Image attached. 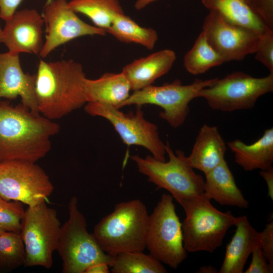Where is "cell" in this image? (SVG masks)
<instances>
[{
  "label": "cell",
  "mask_w": 273,
  "mask_h": 273,
  "mask_svg": "<svg viewBox=\"0 0 273 273\" xmlns=\"http://www.w3.org/2000/svg\"><path fill=\"white\" fill-rule=\"evenodd\" d=\"M180 205L186 214L181 229L187 252H213L238 219L230 211L223 212L214 207L204 193Z\"/></svg>",
  "instance_id": "4"
},
{
  "label": "cell",
  "mask_w": 273,
  "mask_h": 273,
  "mask_svg": "<svg viewBox=\"0 0 273 273\" xmlns=\"http://www.w3.org/2000/svg\"><path fill=\"white\" fill-rule=\"evenodd\" d=\"M205 175L204 193L209 199L222 205L248 207L249 203L238 188L225 159Z\"/></svg>",
  "instance_id": "20"
},
{
  "label": "cell",
  "mask_w": 273,
  "mask_h": 273,
  "mask_svg": "<svg viewBox=\"0 0 273 273\" xmlns=\"http://www.w3.org/2000/svg\"><path fill=\"white\" fill-rule=\"evenodd\" d=\"M146 248L151 255L172 268H177L187 257L181 223L170 194H163L149 215Z\"/></svg>",
  "instance_id": "9"
},
{
  "label": "cell",
  "mask_w": 273,
  "mask_h": 273,
  "mask_svg": "<svg viewBox=\"0 0 273 273\" xmlns=\"http://www.w3.org/2000/svg\"><path fill=\"white\" fill-rule=\"evenodd\" d=\"M59 125L21 103L13 106L0 100V162L36 163L51 149V138Z\"/></svg>",
  "instance_id": "1"
},
{
  "label": "cell",
  "mask_w": 273,
  "mask_h": 273,
  "mask_svg": "<svg viewBox=\"0 0 273 273\" xmlns=\"http://www.w3.org/2000/svg\"><path fill=\"white\" fill-rule=\"evenodd\" d=\"M109 267L106 263H97L89 267L84 273H109Z\"/></svg>",
  "instance_id": "36"
},
{
  "label": "cell",
  "mask_w": 273,
  "mask_h": 273,
  "mask_svg": "<svg viewBox=\"0 0 273 273\" xmlns=\"http://www.w3.org/2000/svg\"><path fill=\"white\" fill-rule=\"evenodd\" d=\"M272 91L273 74L258 78L236 71L217 78L212 84L200 89L197 98L205 99L213 110L230 112L251 109L261 96Z\"/></svg>",
  "instance_id": "8"
},
{
  "label": "cell",
  "mask_w": 273,
  "mask_h": 273,
  "mask_svg": "<svg viewBox=\"0 0 273 273\" xmlns=\"http://www.w3.org/2000/svg\"><path fill=\"white\" fill-rule=\"evenodd\" d=\"M226 150L217 127L204 124L199 131L190 155L185 159L193 169L205 174L225 159Z\"/></svg>",
  "instance_id": "19"
},
{
  "label": "cell",
  "mask_w": 273,
  "mask_h": 273,
  "mask_svg": "<svg viewBox=\"0 0 273 273\" xmlns=\"http://www.w3.org/2000/svg\"><path fill=\"white\" fill-rule=\"evenodd\" d=\"M61 225L55 209L43 202L28 206L21 224L20 235L25 251L24 267L53 265V254L57 250Z\"/></svg>",
  "instance_id": "7"
},
{
  "label": "cell",
  "mask_w": 273,
  "mask_h": 273,
  "mask_svg": "<svg viewBox=\"0 0 273 273\" xmlns=\"http://www.w3.org/2000/svg\"><path fill=\"white\" fill-rule=\"evenodd\" d=\"M202 31L224 63L242 60L254 53L259 39L255 31L231 23L213 11L205 18Z\"/></svg>",
  "instance_id": "13"
},
{
  "label": "cell",
  "mask_w": 273,
  "mask_h": 273,
  "mask_svg": "<svg viewBox=\"0 0 273 273\" xmlns=\"http://www.w3.org/2000/svg\"><path fill=\"white\" fill-rule=\"evenodd\" d=\"M138 106L134 112L127 113L99 103H86L84 108L88 114L109 121L125 145L143 147L155 159L165 161V144L160 138L157 126L145 118L141 106Z\"/></svg>",
  "instance_id": "11"
},
{
  "label": "cell",
  "mask_w": 273,
  "mask_h": 273,
  "mask_svg": "<svg viewBox=\"0 0 273 273\" xmlns=\"http://www.w3.org/2000/svg\"><path fill=\"white\" fill-rule=\"evenodd\" d=\"M255 58L273 74V30L267 28L259 34Z\"/></svg>",
  "instance_id": "30"
},
{
  "label": "cell",
  "mask_w": 273,
  "mask_h": 273,
  "mask_svg": "<svg viewBox=\"0 0 273 273\" xmlns=\"http://www.w3.org/2000/svg\"><path fill=\"white\" fill-rule=\"evenodd\" d=\"M216 79H196L187 85L183 84L178 79L160 86L151 85L133 92L120 108L131 105L158 106L163 109L159 116L172 127L176 128L186 120L190 112L189 104L197 98L199 91L212 84Z\"/></svg>",
  "instance_id": "10"
},
{
  "label": "cell",
  "mask_w": 273,
  "mask_h": 273,
  "mask_svg": "<svg viewBox=\"0 0 273 273\" xmlns=\"http://www.w3.org/2000/svg\"><path fill=\"white\" fill-rule=\"evenodd\" d=\"M113 273H165L162 262L143 252H126L114 256L110 266Z\"/></svg>",
  "instance_id": "27"
},
{
  "label": "cell",
  "mask_w": 273,
  "mask_h": 273,
  "mask_svg": "<svg viewBox=\"0 0 273 273\" xmlns=\"http://www.w3.org/2000/svg\"><path fill=\"white\" fill-rule=\"evenodd\" d=\"M216 269L212 266H203L199 270V272H215Z\"/></svg>",
  "instance_id": "38"
},
{
  "label": "cell",
  "mask_w": 273,
  "mask_h": 273,
  "mask_svg": "<svg viewBox=\"0 0 273 273\" xmlns=\"http://www.w3.org/2000/svg\"><path fill=\"white\" fill-rule=\"evenodd\" d=\"M23 0H0V18L10 19Z\"/></svg>",
  "instance_id": "34"
},
{
  "label": "cell",
  "mask_w": 273,
  "mask_h": 273,
  "mask_svg": "<svg viewBox=\"0 0 273 273\" xmlns=\"http://www.w3.org/2000/svg\"><path fill=\"white\" fill-rule=\"evenodd\" d=\"M106 32L120 41L138 44L148 50L154 48L158 39L155 29L139 25L124 13L115 17Z\"/></svg>",
  "instance_id": "24"
},
{
  "label": "cell",
  "mask_w": 273,
  "mask_h": 273,
  "mask_svg": "<svg viewBox=\"0 0 273 273\" xmlns=\"http://www.w3.org/2000/svg\"><path fill=\"white\" fill-rule=\"evenodd\" d=\"M227 146L234 153L235 162L244 170H263L272 168V127L266 129L253 144L247 145L236 139L229 142Z\"/></svg>",
  "instance_id": "21"
},
{
  "label": "cell",
  "mask_w": 273,
  "mask_h": 273,
  "mask_svg": "<svg viewBox=\"0 0 273 273\" xmlns=\"http://www.w3.org/2000/svg\"><path fill=\"white\" fill-rule=\"evenodd\" d=\"M25 251L20 233H0V269L13 270L24 265Z\"/></svg>",
  "instance_id": "28"
},
{
  "label": "cell",
  "mask_w": 273,
  "mask_h": 273,
  "mask_svg": "<svg viewBox=\"0 0 273 273\" xmlns=\"http://www.w3.org/2000/svg\"><path fill=\"white\" fill-rule=\"evenodd\" d=\"M52 1H53V0H46V2L45 4H48L50 3L51 2H52Z\"/></svg>",
  "instance_id": "40"
},
{
  "label": "cell",
  "mask_w": 273,
  "mask_h": 273,
  "mask_svg": "<svg viewBox=\"0 0 273 273\" xmlns=\"http://www.w3.org/2000/svg\"><path fill=\"white\" fill-rule=\"evenodd\" d=\"M53 191L49 176L36 163L0 162V195L5 200L33 206L46 202Z\"/></svg>",
  "instance_id": "12"
},
{
  "label": "cell",
  "mask_w": 273,
  "mask_h": 273,
  "mask_svg": "<svg viewBox=\"0 0 273 273\" xmlns=\"http://www.w3.org/2000/svg\"><path fill=\"white\" fill-rule=\"evenodd\" d=\"M249 4L251 0H245Z\"/></svg>",
  "instance_id": "41"
},
{
  "label": "cell",
  "mask_w": 273,
  "mask_h": 273,
  "mask_svg": "<svg viewBox=\"0 0 273 273\" xmlns=\"http://www.w3.org/2000/svg\"><path fill=\"white\" fill-rule=\"evenodd\" d=\"M260 234V247L266 260L273 269V222L268 223Z\"/></svg>",
  "instance_id": "32"
},
{
  "label": "cell",
  "mask_w": 273,
  "mask_h": 273,
  "mask_svg": "<svg viewBox=\"0 0 273 273\" xmlns=\"http://www.w3.org/2000/svg\"><path fill=\"white\" fill-rule=\"evenodd\" d=\"M149 222L147 207L140 200L121 202L95 226L93 234L103 251L110 255L143 252Z\"/></svg>",
  "instance_id": "3"
},
{
  "label": "cell",
  "mask_w": 273,
  "mask_h": 273,
  "mask_svg": "<svg viewBox=\"0 0 273 273\" xmlns=\"http://www.w3.org/2000/svg\"><path fill=\"white\" fill-rule=\"evenodd\" d=\"M156 1L157 0H136L134 4V8L137 10H140Z\"/></svg>",
  "instance_id": "37"
},
{
  "label": "cell",
  "mask_w": 273,
  "mask_h": 273,
  "mask_svg": "<svg viewBox=\"0 0 273 273\" xmlns=\"http://www.w3.org/2000/svg\"><path fill=\"white\" fill-rule=\"evenodd\" d=\"M165 150L167 161L158 160L151 155L145 158L134 155L130 158L148 181L157 188L167 190L180 204L204 194V179L187 162L184 152L178 150L174 153L168 142Z\"/></svg>",
  "instance_id": "6"
},
{
  "label": "cell",
  "mask_w": 273,
  "mask_h": 273,
  "mask_svg": "<svg viewBox=\"0 0 273 273\" xmlns=\"http://www.w3.org/2000/svg\"><path fill=\"white\" fill-rule=\"evenodd\" d=\"M23 203L8 201L0 195V228L5 231L20 233L21 224L24 215Z\"/></svg>",
  "instance_id": "29"
},
{
  "label": "cell",
  "mask_w": 273,
  "mask_h": 273,
  "mask_svg": "<svg viewBox=\"0 0 273 273\" xmlns=\"http://www.w3.org/2000/svg\"><path fill=\"white\" fill-rule=\"evenodd\" d=\"M252 260L246 273H269L272 272L273 269L266 262L263 252L260 247H257L252 251Z\"/></svg>",
  "instance_id": "33"
},
{
  "label": "cell",
  "mask_w": 273,
  "mask_h": 273,
  "mask_svg": "<svg viewBox=\"0 0 273 273\" xmlns=\"http://www.w3.org/2000/svg\"><path fill=\"white\" fill-rule=\"evenodd\" d=\"M260 174L265 180L268 189V195L273 199V168L260 171Z\"/></svg>",
  "instance_id": "35"
},
{
  "label": "cell",
  "mask_w": 273,
  "mask_h": 273,
  "mask_svg": "<svg viewBox=\"0 0 273 273\" xmlns=\"http://www.w3.org/2000/svg\"><path fill=\"white\" fill-rule=\"evenodd\" d=\"M236 231L228 244L220 273H242L254 249L260 247V232L251 224L245 215L238 217Z\"/></svg>",
  "instance_id": "18"
},
{
  "label": "cell",
  "mask_w": 273,
  "mask_h": 273,
  "mask_svg": "<svg viewBox=\"0 0 273 273\" xmlns=\"http://www.w3.org/2000/svg\"><path fill=\"white\" fill-rule=\"evenodd\" d=\"M35 79L38 112L55 120L86 103V77L81 64L72 60L39 62Z\"/></svg>",
  "instance_id": "2"
},
{
  "label": "cell",
  "mask_w": 273,
  "mask_h": 273,
  "mask_svg": "<svg viewBox=\"0 0 273 273\" xmlns=\"http://www.w3.org/2000/svg\"><path fill=\"white\" fill-rule=\"evenodd\" d=\"M69 6L67 0H53L45 4L42 15L46 39L39 55L48 56L60 46L79 37L105 35L106 32L82 20Z\"/></svg>",
  "instance_id": "14"
},
{
  "label": "cell",
  "mask_w": 273,
  "mask_h": 273,
  "mask_svg": "<svg viewBox=\"0 0 273 273\" xmlns=\"http://www.w3.org/2000/svg\"><path fill=\"white\" fill-rule=\"evenodd\" d=\"M3 231H5L3 230L2 229H1L0 228V233H2V232H3Z\"/></svg>",
  "instance_id": "42"
},
{
  "label": "cell",
  "mask_w": 273,
  "mask_h": 273,
  "mask_svg": "<svg viewBox=\"0 0 273 273\" xmlns=\"http://www.w3.org/2000/svg\"><path fill=\"white\" fill-rule=\"evenodd\" d=\"M175 59L173 51L164 49L134 60L125 65L121 72L128 80L131 90L137 91L152 85L167 73Z\"/></svg>",
  "instance_id": "17"
},
{
  "label": "cell",
  "mask_w": 273,
  "mask_h": 273,
  "mask_svg": "<svg viewBox=\"0 0 273 273\" xmlns=\"http://www.w3.org/2000/svg\"><path fill=\"white\" fill-rule=\"evenodd\" d=\"M131 90L130 83L122 72L105 73L99 78H87L85 83L86 103H99L120 109Z\"/></svg>",
  "instance_id": "22"
},
{
  "label": "cell",
  "mask_w": 273,
  "mask_h": 273,
  "mask_svg": "<svg viewBox=\"0 0 273 273\" xmlns=\"http://www.w3.org/2000/svg\"><path fill=\"white\" fill-rule=\"evenodd\" d=\"M43 25L42 15L35 9H25L16 11L6 21L3 29L2 43L12 53L39 55L43 44Z\"/></svg>",
  "instance_id": "15"
},
{
  "label": "cell",
  "mask_w": 273,
  "mask_h": 273,
  "mask_svg": "<svg viewBox=\"0 0 273 273\" xmlns=\"http://www.w3.org/2000/svg\"><path fill=\"white\" fill-rule=\"evenodd\" d=\"M19 54L0 53V100L21 98V103L39 113L35 95L36 74L23 71Z\"/></svg>",
  "instance_id": "16"
},
{
  "label": "cell",
  "mask_w": 273,
  "mask_h": 273,
  "mask_svg": "<svg viewBox=\"0 0 273 273\" xmlns=\"http://www.w3.org/2000/svg\"><path fill=\"white\" fill-rule=\"evenodd\" d=\"M69 217L61 225L57 251L62 262L63 273H84L99 262L112 264L114 256L105 253L94 235L87 229L85 217L78 206V199L72 197L68 204Z\"/></svg>",
  "instance_id": "5"
},
{
  "label": "cell",
  "mask_w": 273,
  "mask_h": 273,
  "mask_svg": "<svg viewBox=\"0 0 273 273\" xmlns=\"http://www.w3.org/2000/svg\"><path fill=\"white\" fill-rule=\"evenodd\" d=\"M249 5L264 24L273 30V0H251Z\"/></svg>",
  "instance_id": "31"
},
{
  "label": "cell",
  "mask_w": 273,
  "mask_h": 273,
  "mask_svg": "<svg viewBox=\"0 0 273 273\" xmlns=\"http://www.w3.org/2000/svg\"><path fill=\"white\" fill-rule=\"evenodd\" d=\"M223 63L222 58L210 45L202 31L184 59L185 69L193 75L203 74Z\"/></svg>",
  "instance_id": "26"
},
{
  "label": "cell",
  "mask_w": 273,
  "mask_h": 273,
  "mask_svg": "<svg viewBox=\"0 0 273 273\" xmlns=\"http://www.w3.org/2000/svg\"><path fill=\"white\" fill-rule=\"evenodd\" d=\"M68 5L75 13L86 16L94 26L106 32L115 17L124 13L119 0H71Z\"/></svg>",
  "instance_id": "25"
},
{
  "label": "cell",
  "mask_w": 273,
  "mask_h": 273,
  "mask_svg": "<svg viewBox=\"0 0 273 273\" xmlns=\"http://www.w3.org/2000/svg\"><path fill=\"white\" fill-rule=\"evenodd\" d=\"M2 33H3V29L1 28V27L0 25V43H2Z\"/></svg>",
  "instance_id": "39"
},
{
  "label": "cell",
  "mask_w": 273,
  "mask_h": 273,
  "mask_svg": "<svg viewBox=\"0 0 273 273\" xmlns=\"http://www.w3.org/2000/svg\"><path fill=\"white\" fill-rule=\"evenodd\" d=\"M202 3L209 11L217 12L228 21L259 34L268 28L245 0H202Z\"/></svg>",
  "instance_id": "23"
}]
</instances>
